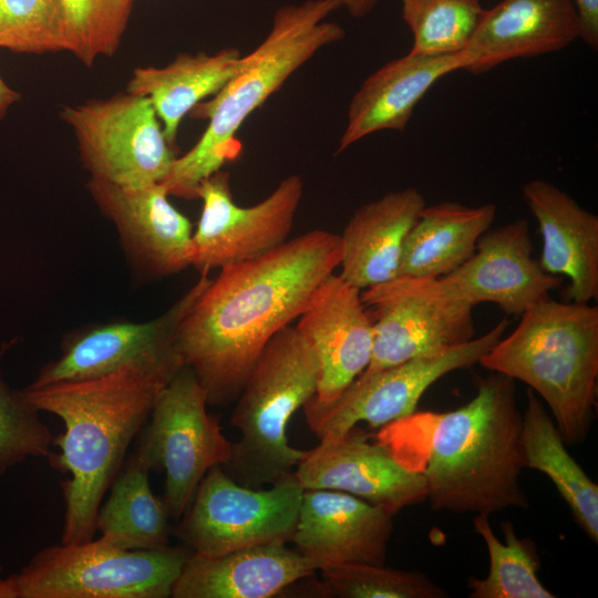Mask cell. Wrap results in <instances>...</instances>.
Wrapping results in <instances>:
<instances>
[{"label":"cell","mask_w":598,"mask_h":598,"mask_svg":"<svg viewBox=\"0 0 598 598\" xmlns=\"http://www.w3.org/2000/svg\"><path fill=\"white\" fill-rule=\"evenodd\" d=\"M147 465L133 452L100 505L95 528L101 537L123 549H152L168 545L172 528L162 497L150 485Z\"/></svg>","instance_id":"obj_28"},{"label":"cell","mask_w":598,"mask_h":598,"mask_svg":"<svg viewBox=\"0 0 598 598\" xmlns=\"http://www.w3.org/2000/svg\"><path fill=\"white\" fill-rule=\"evenodd\" d=\"M241 56L236 48L214 54L181 53L165 66L134 69L126 92L151 101L167 141L175 145L182 120L205 97L225 86L235 75Z\"/></svg>","instance_id":"obj_25"},{"label":"cell","mask_w":598,"mask_h":598,"mask_svg":"<svg viewBox=\"0 0 598 598\" xmlns=\"http://www.w3.org/2000/svg\"><path fill=\"white\" fill-rule=\"evenodd\" d=\"M194 372L183 365L158 395L133 453L151 471L165 474L162 499L171 519H179L216 465L231 457L233 442L210 415Z\"/></svg>","instance_id":"obj_9"},{"label":"cell","mask_w":598,"mask_h":598,"mask_svg":"<svg viewBox=\"0 0 598 598\" xmlns=\"http://www.w3.org/2000/svg\"><path fill=\"white\" fill-rule=\"evenodd\" d=\"M445 277L475 306L492 302L506 316H520L561 283L533 257L529 225L522 218L488 228L472 257Z\"/></svg>","instance_id":"obj_19"},{"label":"cell","mask_w":598,"mask_h":598,"mask_svg":"<svg viewBox=\"0 0 598 598\" xmlns=\"http://www.w3.org/2000/svg\"><path fill=\"white\" fill-rule=\"evenodd\" d=\"M270 485L245 486L221 465L212 467L181 516L176 535L203 556L291 542L303 487L293 472Z\"/></svg>","instance_id":"obj_10"},{"label":"cell","mask_w":598,"mask_h":598,"mask_svg":"<svg viewBox=\"0 0 598 598\" xmlns=\"http://www.w3.org/2000/svg\"><path fill=\"white\" fill-rule=\"evenodd\" d=\"M86 187L138 272L164 278L190 266L192 223L169 203L162 183L124 186L91 177Z\"/></svg>","instance_id":"obj_17"},{"label":"cell","mask_w":598,"mask_h":598,"mask_svg":"<svg viewBox=\"0 0 598 598\" xmlns=\"http://www.w3.org/2000/svg\"><path fill=\"white\" fill-rule=\"evenodd\" d=\"M323 590L340 598H445L447 592L425 574L367 563L321 569Z\"/></svg>","instance_id":"obj_32"},{"label":"cell","mask_w":598,"mask_h":598,"mask_svg":"<svg viewBox=\"0 0 598 598\" xmlns=\"http://www.w3.org/2000/svg\"><path fill=\"white\" fill-rule=\"evenodd\" d=\"M316 570L310 559L282 543L218 556L192 553L174 582L171 597L271 598Z\"/></svg>","instance_id":"obj_23"},{"label":"cell","mask_w":598,"mask_h":598,"mask_svg":"<svg viewBox=\"0 0 598 598\" xmlns=\"http://www.w3.org/2000/svg\"><path fill=\"white\" fill-rule=\"evenodd\" d=\"M579 19L571 0H502L484 10L467 50V69L480 74L515 59L560 51L579 39Z\"/></svg>","instance_id":"obj_21"},{"label":"cell","mask_w":598,"mask_h":598,"mask_svg":"<svg viewBox=\"0 0 598 598\" xmlns=\"http://www.w3.org/2000/svg\"><path fill=\"white\" fill-rule=\"evenodd\" d=\"M209 281L208 275H200L167 311L150 321L109 322L70 334L63 341L61 355L42 367L28 386L93 379L127 363L181 355L177 348L181 322Z\"/></svg>","instance_id":"obj_16"},{"label":"cell","mask_w":598,"mask_h":598,"mask_svg":"<svg viewBox=\"0 0 598 598\" xmlns=\"http://www.w3.org/2000/svg\"><path fill=\"white\" fill-rule=\"evenodd\" d=\"M340 235L313 229L269 252L219 269L181 322L177 348L209 405L235 401L261 351L299 318L340 266Z\"/></svg>","instance_id":"obj_1"},{"label":"cell","mask_w":598,"mask_h":598,"mask_svg":"<svg viewBox=\"0 0 598 598\" xmlns=\"http://www.w3.org/2000/svg\"><path fill=\"white\" fill-rule=\"evenodd\" d=\"M40 411L0 371V477L29 457H48L52 440Z\"/></svg>","instance_id":"obj_34"},{"label":"cell","mask_w":598,"mask_h":598,"mask_svg":"<svg viewBox=\"0 0 598 598\" xmlns=\"http://www.w3.org/2000/svg\"><path fill=\"white\" fill-rule=\"evenodd\" d=\"M192 553L123 549L100 536L45 547L7 580L13 598H168Z\"/></svg>","instance_id":"obj_7"},{"label":"cell","mask_w":598,"mask_h":598,"mask_svg":"<svg viewBox=\"0 0 598 598\" xmlns=\"http://www.w3.org/2000/svg\"><path fill=\"white\" fill-rule=\"evenodd\" d=\"M522 417L524 467L545 474L569 506L575 522L598 543V485L570 455L553 416L528 388Z\"/></svg>","instance_id":"obj_27"},{"label":"cell","mask_w":598,"mask_h":598,"mask_svg":"<svg viewBox=\"0 0 598 598\" xmlns=\"http://www.w3.org/2000/svg\"><path fill=\"white\" fill-rule=\"evenodd\" d=\"M0 48L31 54L68 51L59 0H0Z\"/></svg>","instance_id":"obj_33"},{"label":"cell","mask_w":598,"mask_h":598,"mask_svg":"<svg viewBox=\"0 0 598 598\" xmlns=\"http://www.w3.org/2000/svg\"><path fill=\"white\" fill-rule=\"evenodd\" d=\"M473 61L467 49L436 56L410 51L382 65L362 82L351 99L337 153L375 132L404 131L427 91L441 78L458 70L467 71Z\"/></svg>","instance_id":"obj_20"},{"label":"cell","mask_w":598,"mask_h":598,"mask_svg":"<svg viewBox=\"0 0 598 598\" xmlns=\"http://www.w3.org/2000/svg\"><path fill=\"white\" fill-rule=\"evenodd\" d=\"M476 394L442 413H420L429 425L420 467L434 511L492 515L528 508L519 484L524 467L522 417L515 380L489 371L475 379Z\"/></svg>","instance_id":"obj_3"},{"label":"cell","mask_w":598,"mask_h":598,"mask_svg":"<svg viewBox=\"0 0 598 598\" xmlns=\"http://www.w3.org/2000/svg\"><path fill=\"white\" fill-rule=\"evenodd\" d=\"M68 34V51L86 66L112 56L126 30L134 0H59Z\"/></svg>","instance_id":"obj_31"},{"label":"cell","mask_w":598,"mask_h":598,"mask_svg":"<svg viewBox=\"0 0 598 598\" xmlns=\"http://www.w3.org/2000/svg\"><path fill=\"white\" fill-rule=\"evenodd\" d=\"M303 193L302 178L292 174L250 207L235 204L230 174L218 171L205 178L197 198L203 208L192 236L190 266L200 275L260 257L288 240Z\"/></svg>","instance_id":"obj_12"},{"label":"cell","mask_w":598,"mask_h":598,"mask_svg":"<svg viewBox=\"0 0 598 598\" xmlns=\"http://www.w3.org/2000/svg\"><path fill=\"white\" fill-rule=\"evenodd\" d=\"M319 362L308 340L288 326L276 333L250 371L231 414L240 437L224 470L249 487L295 472L307 451L292 447L287 426L317 391Z\"/></svg>","instance_id":"obj_6"},{"label":"cell","mask_w":598,"mask_h":598,"mask_svg":"<svg viewBox=\"0 0 598 598\" xmlns=\"http://www.w3.org/2000/svg\"><path fill=\"white\" fill-rule=\"evenodd\" d=\"M393 516L351 494L303 489L291 542L318 570L353 563L384 565Z\"/></svg>","instance_id":"obj_18"},{"label":"cell","mask_w":598,"mask_h":598,"mask_svg":"<svg viewBox=\"0 0 598 598\" xmlns=\"http://www.w3.org/2000/svg\"><path fill=\"white\" fill-rule=\"evenodd\" d=\"M496 213L492 203L426 205L405 238L398 276L440 278L451 274L472 257Z\"/></svg>","instance_id":"obj_26"},{"label":"cell","mask_w":598,"mask_h":598,"mask_svg":"<svg viewBox=\"0 0 598 598\" xmlns=\"http://www.w3.org/2000/svg\"><path fill=\"white\" fill-rule=\"evenodd\" d=\"M183 365L181 355L138 361L93 379L22 390L35 409L63 422L64 431L52 440L59 452L48 456L54 470L70 474L61 482V544L94 537L99 507L121 471L128 446Z\"/></svg>","instance_id":"obj_2"},{"label":"cell","mask_w":598,"mask_h":598,"mask_svg":"<svg viewBox=\"0 0 598 598\" xmlns=\"http://www.w3.org/2000/svg\"><path fill=\"white\" fill-rule=\"evenodd\" d=\"M20 99V94L11 89L0 76V120L4 117L9 107Z\"/></svg>","instance_id":"obj_37"},{"label":"cell","mask_w":598,"mask_h":598,"mask_svg":"<svg viewBox=\"0 0 598 598\" xmlns=\"http://www.w3.org/2000/svg\"><path fill=\"white\" fill-rule=\"evenodd\" d=\"M526 383L546 404L567 445L586 441L598 384V308L550 297L520 315L517 327L478 361Z\"/></svg>","instance_id":"obj_5"},{"label":"cell","mask_w":598,"mask_h":598,"mask_svg":"<svg viewBox=\"0 0 598 598\" xmlns=\"http://www.w3.org/2000/svg\"><path fill=\"white\" fill-rule=\"evenodd\" d=\"M338 9L334 0H305L275 11L267 37L240 58L235 75L212 100L190 111L208 125L162 182L169 196L197 198L200 183L238 155L235 136L248 116L319 50L344 38V29L328 20Z\"/></svg>","instance_id":"obj_4"},{"label":"cell","mask_w":598,"mask_h":598,"mask_svg":"<svg viewBox=\"0 0 598 598\" xmlns=\"http://www.w3.org/2000/svg\"><path fill=\"white\" fill-rule=\"evenodd\" d=\"M340 8L347 11L354 18H363L369 14L378 3V0H334Z\"/></svg>","instance_id":"obj_36"},{"label":"cell","mask_w":598,"mask_h":598,"mask_svg":"<svg viewBox=\"0 0 598 598\" xmlns=\"http://www.w3.org/2000/svg\"><path fill=\"white\" fill-rule=\"evenodd\" d=\"M0 570H1V566H0Z\"/></svg>","instance_id":"obj_38"},{"label":"cell","mask_w":598,"mask_h":598,"mask_svg":"<svg viewBox=\"0 0 598 598\" xmlns=\"http://www.w3.org/2000/svg\"><path fill=\"white\" fill-rule=\"evenodd\" d=\"M507 317L483 336L444 353L374 372L363 371L327 409L307 421L320 440L340 436L360 422L382 429L415 413L423 393L442 377L477 364L504 336Z\"/></svg>","instance_id":"obj_13"},{"label":"cell","mask_w":598,"mask_h":598,"mask_svg":"<svg viewBox=\"0 0 598 598\" xmlns=\"http://www.w3.org/2000/svg\"><path fill=\"white\" fill-rule=\"evenodd\" d=\"M61 117L91 177L124 186L162 183L178 157L145 96L125 92L92 99L64 106Z\"/></svg>","instance_id":"obj_11"},{"label":"cell","mask_w":598,"mask_h":598,"mask_svg":"<svg viewBox=\"0 0 598 598\" xmlns=\"http://www.w3.org/2000/svg\"><path fill=\"white\" fill-rule=\"evenodd\" d=\"M372 320L365 372L444 353L475 338V305L445 276H398L361 290Z\"/></svg>","instance_id":"obj_8"},{"label":"cell","mask_w":598,"mask_h":598,"mask_svg":"<svg viewBox=\"0 0 598 598\" xmlns=\"http://www.w3.org/2000/svg\"><path fill=\"white\" fill-rule=\"evenodd\" d=\"M413 35L411 51L423 55L463 52L484 12L481 0H400Z\"/></svg>","instance_id":"obj_30"},{"label":"cell","mask_w":598,"mask_h":598,"mask_svg":"<svg viewBox=\"0 0 598 598\" xmlns=\"http://www.w3.org/2000/svg\"><path fill=\"white\" fill-rule=\"evenodd\" d=\"M475 532L486 545L489 570L485 578L467 579L470 598H555L538 578L540 559L533 539L516 535L512 522L503 520L501 528L505 542L499 540L487 515L473 518Z\"/></svg>","instance_id":"obj_29"},{"label":"cell","mask_w":598,"mask_h":598,"mask_svg":"<svg viewBox=\"0 0 598 598\" xmlns=\"http://www.w3.org/2000/svg\"><path fill=\"white\" fill-rule=\"evenodd\" d=\"M579 19V39L598 49V0H574Z\"/></svg>","instance_id":"obj_35"},{"label":"cell","mask_w":598,"mask_h":598,"mask_svg":"<svg viewBox=\"0 0 598 598\" xmlns=\"http://www.w3.org/2000/svg\"><path fill=\"white\" fill-rule=\"evenodd\" d=\"M425 206L422 193L406 187L357 208L340 235V277L359 290L398 277L405 238Z\"/></svg>","instance_id":"obj_24"},{"label":"cell","mask_w":598,"mask_h":598,"mask_svg":"<svg viewBox=\"0 0 598 598\" xmlns=\"http://www.w3.org/2000/svg\"><path fill=\"white\" fill-rule=\"evenodd\" d=\"M293 473L303 489L344 492L392 516L426 499L422 472L400 462L381 442H371L358 425L340 436L320 440Z\"/></svg>","instance_id":"obj_15"},{"label":"cell","mask_w":598,"mask_h":598,"mask_svg":"<svg viewBox=\"0 0 598 598\" xmlns=\"http://www.w3.org/2000/svg\"><path fill=\"white\" fill-rule=\"evenodd\" d=\"M523 197L543 237V269L568 278L567 298L589 303L598 298V217L545 179L523 185Z\"/></svg>","instance_id":"obj_22"},{"label":"cell","mask_w":598,"mask_h":598,"mask_svg":"<svg viewBox=\"0 0 598 598\" xmlns=\"http://www.w3.org/2000/svg\"><path fill=\"white\" fill-rule=\"evenodd\" d=\"M296 329L319 362L316 394L303 408L309 421L331 405L368 368L373 344L372 320L361 290L334 272L312 292Z\"/></svg>","instance_id":"obj_14"}]
</instances>
